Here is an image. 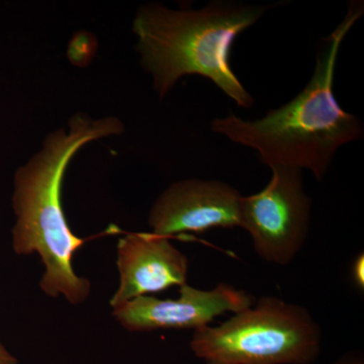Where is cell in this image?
Returning a JSON list of instances; mask_svg holds the SVG:
<instances>
[{"instance_id":"obj_1","label":"cell","mask_w":364,"mask_h":364,"mask_svg":"<svg viewBox=\"0 0 364 364\" xmlns=\"http://www.w3.org/2000/svg\"><path fill=\"white\" fill-rule=\"evenodd\" d=\"M363 13V1L348 4L343 21L323 40L312 78L294 100L255 121L217 117L212 131L257 151L269 168L308 169L322 181L339 148L363 138L360 119L340 107L333 90L342 42Z\"/></svg>"},{"instance_id":"obj_2","label":"cell","mask_w":364,"mask_h":364,"mask_svg":"<svg viewBox=\"0 0 364 364\" xmlns=\"http://www.w3.org/2000/svg\"><path fill=\"white\" fill-rule=\"evenodd\" d=\"M69 132L51 134L43 149L14 177L13 205L16 222L13 248L18 255L38 253L45 267L40 287L51 298L64 296L80 305L90 296L91 284L72 267L73 256L90 238L72 232L62 205V184L69 162L85 144L123 133L117 117H72Z\"/></svg>"},{"instance_id":"obj_3","label":"cell","mask_w":364,"mask_h":364,"mask_svg":"<svg viewBox=\"0 0 364 364\" xmlns=\"http://www.w3.org/2000/svg\"><path fill=\"white\" fill-rule=\"evenodd\" d=\"M279 4L215 0L200 9L141 6L133 23L136 49L160 98L179 79L200 75L210 79L239 107L251 109L253 97L232 68V48L237 37Z\"/></svg>"},{"instance_id":"obj_4","label":"cell","mask_w":364,"mask_h":364,"mask_svg":"<svg viewBox=\"0 0 364 364\" xmlns=\"http://www.w3.org/2000/svg\"><path fill=\"white\" fill-rule=\"evenodd\" d=\"M322 332L304 306L263 296L215 327L195 330L191 349L208 364H312Z\"/></svg>"},{"instance_id":"obj_5","label":"cell","mask_w":364,"mask_h":364,"mask_svg":"<svg viewBox=\"0 0 364 364\" xmlns=\"http://www.w3.org/2000/svg\"><path fill=\"white\" fill-rule=\"evenodd\" d=\"M272 177L259 193L242 196L240 226L250 234L261 259L286 267L305 245L312 200L304 188L301 170L273 166Z\"/></svg>"},{"instance_id":"obj_6","label":"cell","mask_w":364,"mask_h":364,"mask_svg":"<svg viewBox=\"0 0 364 364\" xmlns=\"http://www.w3.org/2000/svg\"><path fill=\"white\" fill-rule=\"evenodd\" d=\"M177 299L141 296L114 310V318L132 332L200 329L225 313L237 314L255 304L252 294L227 284L210 291L188 284L179 287Z\"/></svg>"},{"instance_id":"obj_7","label":"cell","mask_w":364,"mask_h":364,"mask_svg":"<svg viewBox=\"0 0 364 364\" xmlns=\"http://www.w3.org/2000/svg\"><path fill=\"white\" fill-rule=\"evenodd\" d=\"M239 191L226 182L188 179L171 184L151 208L152 233L168 237L240 226Z\"/></svg>"},{"instance_id":"obj_8","label":"cell","mask_w":364,"mask_h":364,"mask_svg":"<svg viewBox=\"0 0 364 364\" xmlns=\"http://www.w3.org/2000/svg\"><path fill=\"white\" fill-rule=\"evenodd\" d=\"M169 239L152 232L127 233L119 239L117 259L119 286L109 301L114 310L138 296L186 284L188 256Z\"/></svg>"},{"instance_id":"obj_9","label":"cell","mask_w":364,"mask_h":364,"mask_svg":"<svg viewBox=\"0 0 364 364\" xmlns=\"http://www.w3.org/2000/svg\"><path fill=\"white\" fill-rule=\"evenodd\" d=\"M352 274H353V279L356 284L363 289V255H359L358 259L354 262Z\"/></svg>"},{"instance_id":"obj_10","label":"cell","mask_w":364,"mask_h":364,"mask_svg":"<svg viewBox=\"0 0 364 364\" xmlns=\"http://www.w3.org/2000/svg\"><path fill=\"white\" fill-rule=\"evenodd\" d=\"M0 364H18V359L7 350L1 341H0Z\"/></svg>"},{"instance_id":"obj_11","label":"cell","mask_w":364,"mask_h":364,"mask_svg":"<svg viewBox=\"0 0 364 364\" xmlns=\"http://www.w3.org/2000/svg\"><path fill=\"white\" fill-rule=\"evenodd\" d=\"M338 364H363V361H360V359L358 358H349L340 361Z\"/></svg>"}]
</instances>
